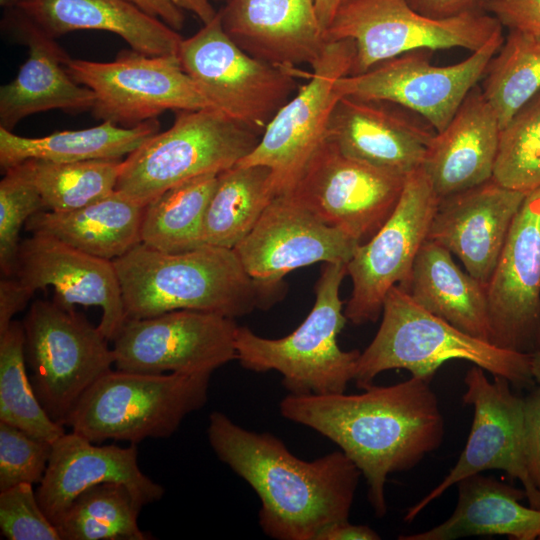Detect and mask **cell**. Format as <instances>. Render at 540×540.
<instances>
[{
    "mask_svg": "<svg viewBox=\"0 0 540 540\" xmlns=\"http://www.w3.org/2000/svg\"><path fill=\"white\" fill-rule=\"evenodd\" d=\"M359 394L296 396L280 402L281 415L325 436L357 466L378 517L387 512L388 475L408 471L444 438V418L430 381L411 376Z\"/></svg>",
    "mask_w": 540,
    "mask_h": 540,
    "instance_id": "cell-1",
    "label": "cell"
},
{
    "mask_svg": "<svg viewBox=\"0 0 540 540\" xmlns=\"http://www.w3.org/2000/svg\"><path fill=\"white\" fill-rule=\"evenodd\" d=\"M207 435L218 459L257 494L267 536L316 540L324 527L349 519L362 474L342 451L304 461L271 433L247 430L219 411L210 414Z\"/></svg>",
    "mask_w": 540,
    "mask_h": 540,
    "instance_id": "cell-2",
    "label": "cell"
},
{
    "mask_svg": "<svg viewBox=\"0 0 540 540\" xmlns=\"http://www.w3.org/2000/svg\"><path fill=\"white\" fill-rule=\"evenodd\" d=\"M113 263L130 319L175 310L235 319L267 310L285 295V283L252 278L230 248L205 244L182 253H165L140 242Z\"/></svg>",
    "mask_w": 540,
    "mask_h": 540,
    "instance_id": "cell-3",
    "label": "cell"
},
{
    "mask_svg": "<svg viewBox=\"0 0 540 540\" xmlns=\"http://www.w3.org/2000/svg\"><path fill=\"white\" fill-rule=\"evenodd\" d=\"M380 327L361 352L354 377L364 389L382 372L405 369L432 380L447 361H468L516 388H533L530 354L497 347L473 337L418 305L399 286L387 293Z\"/></svg>",
    "mask_w": 540,
    "mask_h": 540,
    "instance_id": "cell-4",
    "label": "cell"
},
{
    "mask_svg": "<svg viewBox=\"0 0 540 540\" xmlns=\"http://www.w3.org/2000/svg\"><path fill=\"white\" fill-rule=\"evenodd\" d=\"M346 275V263H323L310 313L285 337L265 338L238 326L235 347L241 366L254 372H279L291 395L344 393L354 380L361 354L357 349L344 351L337 342L347 321L339 296Z\"/></svg>",
    "mask_w": 540,
    "mask_h": 540,
    "instance_id": "cell-5",
    "label": "cell"
},
{
    "mask_svg": "<svg viewBox=\"0 0 540 540\" xmlns=\"http://www.w3.org/2000/svg\"><path fill=\"white\" fill-rule=\"evenodd\" d=\"M211 374L113 370L80 398L66 425L94 443L168 438L208 398Z\"/></svg>",
    "mask_w": 540,
    "mask_h": 540,
    "instance_id": "cell-6",
    "label": "cell"
},
{
    "mask_svg": "<svg viewBox=\"0 0 540 540\" xmlns=\"http://www.w3.org/2000/svg\"><path fill=\"white\" fill-rule=\"evenodd\" d=\"M260 137L213 107L179 111L169 129L122 161L116 190L145 207L175 185L234 166Z\"/></svg>",
    "mask_w": 540,
    "mask_h": 540,
    "instance_id": "cell-7",
    "label": "cell"
},
{
    "mask_svg": "<svg viewBox=\"0 0 540 540\" xmlns=\"http://www.w3.org/2000/svg\"><path fill=\"white\" fill-rule=\"evenodd\" d=\"M178 58L185 72L216 108L262 134L298 90L300 69L281 68L239 47L223 29L220 16L182 39Z\"/></svg>",
    "mask_w": 540,
    "mask_h": 540,
    "instance_id": "cell-8",
    "label": "cell"
},
{
    "mask_svg": "<svg viewBox=\"0 0 540 540\" xmlns=\"http://www.w3.org/2000/svg\"><path fill=\"white\" fill-rule=\"evenodd\" d=\"M501 29L500 22L484 9L434 19L416 12L406 0H350L336 13L325 39L354 42L350 73L354 75L416 50L474 52Z\"/></svg>",
    "mask_w": 540,
    "mask_h": 540,
    "instance_id": "cell-9",
    "label": "cell"
},
{
    "mask_svg": "<svg viewBox=\"0 0 540 540\" xmlns=\"http://www.w3.org/2000/svg\"><path fill=\"white\" fill-rule=\"evenodd\" d=\"M22 323L34 391L64 426L83 394L112 369L113 350L98 327L55 300L33 302Z\"/></svg>",
    "mask_w": 540,
    "mask_h": 540,
    "instance_id": "cell-10",
    "label": "cell"
},
{
    "mask_svg": "<svg viewBox=\"0 0 540 540\" xmlns=\"http://www.w3.org/2000/svg\"><path fill=\"white\" fill-rule=\"evenodd\" d=\"M71 77L95 95V118L132 127L167 111L212 107L178 55H147L132 50L110 62L69 58Z\"/></svg>",
    "mask_w": 540,
    "mask_h": 540,
    "instance_id": "cell-11",
    "label": "cell"
},
{
    "mask_svg": "<svg viewBox=\"0 0 540 540\" xmlns=\"http://www.w3.org/2000/svg\"><path fill=\"white\" fill-rule=\"evenodd\" d=\"M405 179L345 155L325 138L284 193L361 245L392 215Z\"/></svg>",
    "mask_w": 540,
    "mask_h": 540,
    "instance_id": "cell-12",
    "label": "cell"
},
{
    "mask_svg": "<svg viewBox=\"0 0 540 540\" xmlns=\"http://www.w3.org/2000/svg\"><path fill=\"white\" fill-rule=\"evenodd\" d=\"M503 29L464 60L433 65L428 50L411 51L383 61L369 70L340 78V96L382 100L422 117L436 132L443 130L469 92L483 79L504 42Z\"/></svg>",
    "mask_w": 540,
    "mask_h": 540,
    "instance_id": "cell-13",
    "label": "cell"
},
{
    "mask_svg": "<svg viewBox=\"0 0 540 540\" xmlns=\"http://www.w3.org/2000/svg\"><path fill=\"white\" fill-rule=\"evenodd\" d=\"M440 200L422 167L406 176L392 215L346 264L353 286L344 308L347 321L378 320L387 293L408 280Z\"/></svg>",
    "mask_w": 540,
    "mask_h": 540,
    "instance_id": "cell-14",
    "label": "cell"
},
{
    "mask_svg": "<svg viewBox=\"0 0 540 540\" xmlns=\"http://www.w3.org/2000/svg\"><path fill=\"white\" fill-rule=\"evenodd\" d=\"M354 58L351 39L327 41L307 82L275 114L256 147L237 164L268 167L275 194L286 192L326 138L331 113L341 97L336 83L350 75Z\"/></svg>",
    "mask_w": 540,
    "mask_h": 540,
    "instance_id": "cell-15",
    "label": "cell"
},
{
    "mask_svg": "<svg viewBox=\"0 0 540 540\" xmlns=\"http://www.w3.org/2000/svg\"><path fill=\"white\" fill-rule=\"evenodd\" d=\"M235 320L220 314L175 310L130 319L114 337L116 369L150 374H211L236 359Z\"/></svg>",
    "mask_w": 540,
    "mask_h": 540,
    "instance_id": "cell-16",
    "label": "cell"
},
{
    "mask_svg": "<svg viewBox=\"0 0 540 540\" xmlns=\"http://www.w3.org/2000/svg\"><path fill=\"white\" fill-rule=\"evenodd\" d=\"M463 402L474 409L470 433L458 461L430 493L410 507L405 522H412L432 501L451 486L485 470L500 469L523 485L531 507L540 509V491L531 480L524 457V398L514 394L511 383L472 365L464 377Z\"/></svg>",
    "mask_w": 540,
    "mask_h": 540,
    "instance_id": "cell-17",
    "label": "cell"
},
{
    "mask_svg": "<svg viewBox=\"0 0 540 540\" xmlns=\"http://www.w3.org/2000/svg\"><path fill=\"white\" fill-rule=\"evenodd\" d=\"M486 292L490 343L533 353L540 328V187L526 194Z\"/></svg>",
    "mask_w": 540,
    "mask_h": 540,
    "instance_id": "cell-18",
    "label": "cell"
},
{
    "mask_svg": "<svg viewBox=\"0 0 540 540\" xmlns=\"http://www.w3.org/2000/svg\"><path fill=\"white\" fill-rule=\"evenodd\" d=\"M360 244L320 220L288 194L276 195L234 248L246 272L268 284H283L290 272L317 262L348 263Z\"/></svg>",
    "mask_w": 540,
    "mask_h": 540,
    "instance_id": "cell-19",
    "label": "cell"
},
{
    "mask_svg": "<svg viewBox=\"0 0 540 540\" xmlns=\"http://www.w3.org/2000/svg\"><path fill=\"white\" fill-rule=\"evenodd\" d=\"M13 276L34 292L52 286L54 300L65 308L100 307L102 316L97 327L108 341L114 339L127 319L113 261L53 237L32 234L21 241Z\"/></svg>",
    "mask_w": 540,
    "mask_h": 540,
    "instance_id": "cell-20",
    "label": "cell"
},
{
    "mask_svg": "<svg viewBox=\"0 0 540 540\" xmlns=\"http://www.w3.org/2000/svg\"><path fill=\"white\" fill-rule=\"evenodd\" d=\"M435 132L422 117L397 104L342 96L331 113L326 139L349 157L407 176L422 167Z\"/></svg>",
    "mask_w": 540,
    "mask_h": 540,
    "instance_id": "cell-21",
    "label": "cell"
},
{
    "mask_svg": "<svg viewBox=\"0 0 540 540\" xmlns=\"http://www.w3.org/2000/svg\"><path fill=\"white\" fill-rule=\"evenodd\" d=\"M526 194L492 177L442 198L427 239L446 248L471 276L487 284Z\"/></svg>",
    "mask_w": 540,
    "mask_h": 540,
    "instance_id": "cell-22",
    "label": "cell"
},
{
    "mask_svg": "<svg viewBox=\"0 0 540 540\" xmlns=\"http://www.w3.org/2000/svg\"><path fill=\"white\" fill-rule=\"evenodd\" d=\"M109 482L126 486L142 506L160 500L165 492L163 486L141 471L136 444L96 445L71 431L52 443L36 495L44 513L55 524L81 492Z\"/></svg>",
    "mask_w": 540,
    "mask_h": 540,
    "instance_id": "cell-23",
    "label": "cell"
},
{
    "mask_svg": "<svg viewBox=\"0 0 540 540\" xmlns=\"http://www.w3.org/2000/svg\"><path fill=\"white\" fill-rule=\"evenodd\" d=\"M218 14L239 47L281 68L312 67L326 45L314 0H225Z\"/></svg>",
    "mask_w": 540,
    "mask_h": 540,
    "instance_id": "cell-24",
    "label": "cell"
},
{
    "mask_svg": "<svg viewBox=\"0 0 540 540\" xmlns=\"http://www.w3.org/2000/svg\"><path fill=\"white\" fill-rule=\"evenodd\" d=\"M500 131L495 111L474 87L426 151L422 168L440 199L493 177Z\"/></svg>",
    "mask_w": 540,
    "mask_h": 540,
    "instance_id": "cell-25",
    "label": "cell"
},
{
    "mask_svg": "<svg viewBox=\"0 0 540 540\" xmlns=\"http://www.w3.org/2000/svg\"><path fill=\"white\" fill-rule=\"evenodd\" d=\"M18 25L28 57L16 77L0 88V126L12 131L22 119L48 110H91L93 91L71 77L66 68L69 57L54 38L20 11Z\"/></svg>",
    "mask_w": 540,
    "mask_h": 540,
    "instance_id": "cell-26",
    "label": "cell"
},
{
    "mask_svg": "<svg viewBox=\"0 0 540 540\" xmlns=\"http://www.w3.org/2000/svg\"><path fill=\"white\" fill-rule=\"evenodd\" d=\"M16 8L52 38L102 30L147 55H178L182 37L126 0H21Z\"/></svg>",
    "mask_w": 540,
    "mask_h": 540,
    "instance_id": "cell-27",
    "label": "cell"
},
{
    "mask_svg": "<svg viewBox=\"0 0 540 540\" xmlns=\"http://www.w3.org/2000/svg\"><path fill=\"white\" fill-rule=\"evenodd\" d=\"M458 485V501L452 515L426 531L401 535L400 540H455L469 536H508L516 540L540 539V509L524 506V489L481 473Z\"/></svg>",
    "mask_w": 540,
    "mask_h": 540,
    "instance_id": "cell-28",
    "label": "cell"
},
{
    "mask_svg": "<svg viewBox=\"0 0 540 540\" xmlns=\"http://www.w3.org/2000/svg\"><path fill=\"white\" fill-rule=\"evenodd\" d=\"M399 287L430 313L490 343L486 284L463 271L440 244L423 243L408 280Z\"/></svg>",
    "mask_w": 540,
    "mask_h": 540,
    "instance_id": "cell-29",
    "label": "cell"
},
{
    "mask_svg": "<svg viewBox=\"0 0 540 540\" xmlns=\"http://www.w3.org/2000/svg\"><path fill=\"white\" fill-rule=\"evenodd\" d=\"M144 208L115 190L82 208L40 211L26 222L31 234L58 239L87 254L114 261L141 242Z\"/></svg>",
    "mask_w": 540,
    "mask_h": 540,
    "instance_id": "cell-30",
    "label": "cell"
},
{
    "mask_svg": "<svg viewBox=\"0 0 540 540\" xmlns=\"http://www.w3.org/2000/svg\"><path fill=\"white\" fill-rule=\"evenodd\" d=\"M159 127L157 119L132 127L103 121L91 128L32 138L0 126V165L5 171L29 159L57 163L121 159L158 133Z\"/></svg>",
    "mask_w": 540,
    "mask_h": 540,
    "instance_id": "cell-31",
    "label": "cell"
},
{
    "mask_svg": "<svg viewBox=\"0 0 540 540\" xmlns=\"http://www.w3.org/2000/svg\"><path fill=\"white\" fill-rule=\"evenodd\" d=\"M275 196L266 166L235 164L220 172L205 213L204 243L233 249Z\"/></svg>",
    "mask_w": 540,
    "mask_h": 540,
    "instance_id": "cell-32",
    "label": "cell"
},
{
    "mask_svg": "<svg viewBox=\"0 0 540 540\" xmlns=\"http://www.w3.org/2000/svg\"><path fill=\"white\" fill-rule=\"evenodd\" d=\"M219 173L192 178L150 201L141 222V243L165 253H182L205 245V213Z\"/></svg>",
    "mask_w": 540,
    "mask_h": 540,
    "instance_id": "cell-33",
    "label": "cell"
},
{
    "mask_svg": "<svg viewBox=\"0 0 540 540\" xmlns=\"http://www.w3.org/2000/svg\"><path fill=\"white\" fill-rule=\"evenodd\" d=\"M142 505L118 483H102L81 492L56 521L61 540H145L138 525Z\"/></svg>",
    "mask_w": 540,
    "mask_h": 540,
    "instance_id": "cell-34",
    "label": "cell"
},
{
    "mask_svg": "<svg viewBox=\"0 0 540 540\" xmlns=\"http://www.w3.org/2000/svg\"><path fill=\"white\" fill-rule=\"evenodd\" d=\"M121 159L57 163L29 159L18 165L40 193L45 210L67 212L107 197L116 190Z\"/></svg>",
    "mask_w": 540,
    "mask_h": 540,
    "instance_id": "cell-35",
    "label": "cell"
},
{
    "mask_svg": "<svg viewBox=\"0 0 540 540\" xmlns=\"http://www.w3.org/2000/svg\"><path fill=\"white\" fill-rule=\"evenodd\" d=\"M26 364L23 323L13 320L0 334V421L53 443L66 433L64 426L43 408Z\"/></svg>",
    "mask_w": 540,
    "mask_h": 540,
    "instance_id": "cell-36",
    "label": "cell"
},
{
    "mask_svg": "<svg viewBox=\"0 0 540 540\" xmlns=\"http://www.w3.org/2000/svg\"><path fill=\"white\" fill-rule=\"evenodd\" d=\"M481 90L502 128L540 93V37L509 30L487 67Z\"/></svg>",
    "mask_w": 540,
    "mask_h": 540,
    "instance_id": "cell-37",
    "label": "cell"
},
{
    "mask_svg": "<svg viewBox=\"0 0 540 540\" xmlns=\"http://www.w3.org/2000/svg\"><path fill=\"white\" fill-rule=\"evenodd\" d=\"M493 178L525 193L540 187V93L501 128Z\"/></svg>",
    "mask_w": 540,
    "mask_h": 540,
    "instance_id": "cell-38",
    "label": "cell"
},
{
    "mask_svg": "<svg viewBox=\"0 0 540 540\" xmlns=\"http://www.w3.org/2000/svg\"><path fill=\"white\" fill-rule=\"evenodd\" d=\"M45 210L40 193L18 166L5 170L0 181V268L3 276L14 275L19 234L28 219Z\"/></svg>",
    "mask_w": 540,
    "mask_h": 540,
    "instance_id": "cell-39",
    "label": "cell"
},
{
    "mask_svg": "<svg viewBox=\"0 0 540 540\" xmlns=\"http://www.w3.org/2000/svg\"><path fill=\"white\" fill-rule=\"evenodd\" d=\"M52 443L0 421V491L20 483L39 484Z\"/></svg>",
    "mask_w": 540,
    "mask_h": 540,
    "instance_id": "cell-40",
    "label": "cell"
},
{
    "mask_svg": "<svg viewBox=\"0 0 540 540\" xmlns=\"http://www.w3.org/2000/svg\"><path fill=\"white\" fill-rule=\"evenodd\" d=\"M0 530L9 540H61L30 483L0 491Z\"/></svg>",
    "mask_w": 540,
    "mask_h": 540,
    "instance_id": "cell-41",
    "label": "cell"
},
{
    "mask_svg": "<svg viewBox=\"0 0 540 540\" xmlns=\"http://www.w3.org/2000/svg\"><path fill=\"white\" fill-rule=\"evenodd\" d=\"M483 9L509 30L540 37V0H485Z\"/></svg>",
    "mask_w": 540,
    "mask_h": 540,
    "instance_id": "cell-42",
    "label": "cell"
},
{
    "mask_svg": "<svg viewBox=\"0 0 540 540\" xmlns=\"http://www.w3.org/2000/svg\"><path fill=\"white\" fill-rule=\"evenodd\" d=\"M524 457L529 476L540 491V386L524 398Z\"/></svg>",
    "mask_w": 540,
    "mask_h": 540,
    "instance_id": "cell-43",
    "label": "cell"
},
{
    "mask_svg": "<svg viewBox=\"0 0 540 540\" xmlns=\"http://www.w3.org/2000/svg\"><path fill=\"white\" fill-rule=\"evenodd\" d=\"M34 291L22 284L14 276H3L0 280V334L13 321V317L22 311L33 296Z\"/></svg>",
    "mask_w": 540,
    "mask_h": 540,
    "instance_id": "cell-44",
    "label": "cell"
},
{
    "mask_svg": "<svg viewBox=\"0 0 540 540\" xmlns=\"http://www.w3.org/2000/svg\"><path fill=\"white\" fill-rule=\"evenodd\" d=\"M416 12L434 19H445L483 9L485 0H406Z\"/></svg>",
    "mask_w": 540,
    "mask_h": 540,
    "instance_id": "cell-45",
    "label": "cell"
},
{
    "mask_svg": "<svg viewBox=\"0 0 540 540\" xmlns=\"http://www.w3.org/2000/svg\"><path fill=\"white\" fill-rule=\"evenodd\" d=\"M146 14L163 21L179 32L184 27L185 16L174 0H126Z\"/></svg>",
    "mask_w": 540,
    "mask_h": 540,
    "instance_id": "cell-46",
    "label": "cell"
},
{
    "mask_svg": "<svg viewBox=\"0 0 540 540\" xmlns=\"http://www.w3.org/2000/svg\"><path fill=\"white\" fill-rule=\"evenodd\" d=\"M380 535L367 525H356L349 520L324 527L316 540H379Z\"/></svg>",
    "mask_w": 540,
    "mask_h": 540,
    "instance_id": "cell-47",
    "label": "cell"
},
{
    "mask_svg": "<svg viewBox=\"0 0 540 540\" xmlns=\"http://www.w3.org/2000/svg\"><path fill=\"white\" fill-rule=\"evenodd\" d=\"M212 0H174L175 4L183 11L193 13L203 24L212 21L217 11L212 5Z\"/></svg>",
    "mask_w": 540,
    "mask_h": 540,
    "instance_id": "cell-48",
    "label": "cell"
},
{
    "mask_svg": "<svg viewBox=\"0 0 540 540\" xmlns=\"http://www.w3.org/2000/svg\"><path fill=\"white\" fill-rule=\"evenodd\" d=\"M315 7L324 33L330 26L338 10L350 0H314Z\"/></svg>",
    "mask_w": 540,
    "mask_h": 540,
    "instance_id": "cell-49",
    "label": "cell"
},
{
    "mask_svg": "<svg viewBox=\"0 0 540 540\" xmlns=\"http://www.w3.org/2000/svg\"><path fill=\"white\" fill-rule=\"evenodd\" d=\"M530 368L534 381L540 384V350L530 354Z\"/></svg>",
    "mask_w": 540,
    "mask_h": 540,
    "instance_id": "cell-50",
    "label": "cell"
},
{
    "mask_svg": "<svg viewBox=\"0 0 540 540\" xmlns=\"http://www.w3.org/2000/svg\"><path fill=\"white\" fill-rule=\"evenodd\" d=\"M21 0H0L3 7H16Z\"/></svg>",
    "mask_w": 540,
    "mask_h": 540,
    "instance_id": "cell-51",
    "label": "cell"
},
{
    "mask_svg": "<svg viewBox=\"0 0 540 540\" xmlns=\"http://www.w3.org/2000/svg\"><path fill=\"white\" fill-rule=\"evenodd\" d=\"M538 350H540V328L537 334L536 345H535V351H538Z\"/></svg>",
    "mask_w": 540,
    "mask_h": 540,
    "instance_id": "cell-52",
    "label": "cell"
},
{
    "mask_svg": "<svg viewBox=\"0 0 540 540\" xmlns=\"http://www.w3.org/2000/svg\"><path fill=\"white\" fill-rule=\"evenodd\" d=\"M215 1H221V0H215ZM223 1H225V0H223Z\"/></svg>",
    "mask_w": 540,
    "mask_h": 540,
    "instance_id": "cell-53",
    "label": "cell"
}]
</instances>
